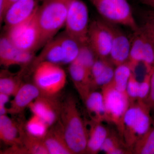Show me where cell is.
I'll list each match as a JSON object with an SVG mask.
<instances>
[{"label":"cell","mask_w":154,"mask_h":154,"mask_svg":"<svg viewBox=\"0 0 154 154\" xmlns=\"http://www.w3.org/2000/svg\"><path fill=\"white\" fill-rule=\"evenodd\" d=\"M60 125L64 137L72 154L86 152L88 134L75 101L70 98L62 105Z\"/></svg>","instance_id":"1"},{"label":"cell","mask_w":154,"mask_h":154,"mask_svg":"<svg viewBox=\"0 0 154 154\" xmlns=\"http://www.w3.org/2000/svg\"><path fill=\"white\" fill-rule=\"evenodd\" d=\"M72 0H40L37 18L41 30V47L64 28L70 4Z\"/></svg>","instance_id":"2"},{"label":"cell","mask_w":154,"mask_h":154,"mask_svg":"<svg viewBox=\"0 0 154 154\" xmlns=\"http://www.w3.org/2000/svg\"><path fill=\"white\" fill-rule=\"evenodd\" d=\"M150 111L145 102L136 100L131 102L125 114L121 137L131 152L137 142L146 133L152 124Z\"/></svg>","instance_id":"3"},{"label":"cell","mask_w":154,"mask_h":154,"mask_svg":"<svg viewBox=\"0 0 154 154\" xmlns=\"http://www.w3.org/2000/svg\"><path fill=\"white\" fill-rule=\"evenodd\" d=\"M37 10L24 22L6 29L5 35L10 41L24 51L35 53L41 47V30L37 20Z\"/></svg>","instance_id":"4"},{"label":"cell","mask_w":154,"mask_h":154,"mask_svg":"<svg viewBox=\"0 0 154 154\" xmlns=\"http://www.w3.org/2000/svg\"><path fill=\"white\" fill-rule=\"evenodd\" d=\"M105 21L124 25L133 32L139 29L128 0H89Z\"/></svg>","instance_id":"5"},{"label":"cell","mask_w":154,"mask_h":154,"mask_svg":"<svg viewBox=\"0 0 154 154\" xmlns=\"http://www.w3.org/2000/svg\"><path fill=\"white\" fill-rule=\"evenodd\" d=\"M35 85L45 96H53L66 82V74L59 65L43 61L36 64L33 72Z\"/></svg>","instance_id":"6"},{"label":"cell","mask_w":154,"mask_h":154,"mask_svg":"<svg viewBox=\"0 0 154 154\" xmlns=\"http://www.w3.org/2000/svg\"><path fill=\"white\" fill-rule=\"evenodd\" d=\"M105 104L106 121L114 124L121 136L125 114L130 105L127 94L118 91L111 83L102 88Z\"/></svg>","instance_id":"7"},{"label":"cell","mask_w":154,"mask_h":154,"mask_svg":"<svg viewBox=\"0 0 154 154\" xmlns=\"http://www.w3.org/2000/svg\"><path fill=\"white\" fill-rule=\"evenodd\" d=\"M89 11L82 0H72L70 4L64 28L65 32L83 45L88 44Z\"/></svg>","instance_id":"8"},{"label":"cell","mask_w":154,"mask_h":154,"mask_svg":"<svg viewBox=\"0 0 154 154\" xmlns=\"http://www.w3.org/2000/svg\"><path fill=\"white\" fill-rule=\"evenodd\" d=\"M88 44L99 58L109 59L112 48V35L104 19H96L90 22Z\"/></svg>","instance_id":"9"},{"label":"cell","mask_w":154,"mask_h":154,"mask_svg":"<svg viewBox=\"0 0 154 154\" xmlns=\"http://www.w3.org/2000/svg\"><path fill=\"white\" fill-rule=\"evenodd\" d=\"M141 62L145 65L146 69L154 65V46L139 28L134 32L127 63L132 71L134 72Z\"/></svg>","instance_id":"10"},{"label":"cell","mask_w":154,"mask_h":154,"mask_svg":"<svg viewBox=\"0 0 154 154\" xmlns=\"http://www.w3.org/2000/svg\"><path fill=\"white\" fill-rule=\"evenodd\" d=\"M107 22L112 35V48L109 59L115 66L127 63L129 58L131 40L119 25Z\"/></svg>","instance_id":"11"},{"label":"cell","mask_w":154,"mask_h":154,"mask_svg":"<svg viewBox=\"0 0 154 154\" xmlns=\"http://www.w3.org/2000/svg\"><path fill=\"white\" fill-rule=\"evenodd\" d=\"M35 53L27 52L15 46L4 35L0 39V63L6 67L26 66L34 60Z\"/></svg>","instance_id":"12"},{"label":"cell","mask_w":154,"mask_h":154,"mask_svg":"<svg viewBox=\"0 0 154 154\" xmlns=\"http://www.w3.org/2000/svg\"><path fill=\"white\" fill-rule=\"evenodd\" d=\"M40 0H17L6 11L3 22L6 29L17 25L31 17L36 11Z\"/></svg>","instance_id":"13"},{"label":"cell","mask_w":154,"mask_h":154,"mask_svg":"<svg viewBox=\"0 0 154 154\" xmlns=\"http://www.w3.org/2000/svg\"><path fill=\"white\" fill-rule=\"evenodd\" d=\"M52 97L40 95L28 106L33 114L43 119L49 126L55 123L61 111L62 105Z\"/></svg>","instance_id":"14"},{"label":"cell","mask_w":154,"mask_h":154,"mask_svg":"<svg viewBox=\"0 0 154 154\" xmlns=\"http://www.w3.org/2000/svg\"><path fill=\"white\" fill-rule=\"evenodd\" d=\"M40 90L36 85L26 84L20 86L12 102L10 112L21 111L41 95Z\"/></svg>","instance_id":"15"},{"label":"cell","mask_w":154,"mask_h":154,"mask_svg":"<svg viewBox=\"0 0 154 154\" xmlns=\"http://www.w3.org/2000/svg\"><path fill=\"white\" fill-rule=\"evenodd\" d=\"M65 56L63 49L59 39L56 36L43 47L41 52L35 60L36 64L43 61H47L56 64H64Z\"/></svg>","instance_id":"16"},{"label":"cell","mask_w":154,"mask_h":154,"mask_svg":"<svg viewBox=\"0 0 154 154\" xmlns=\"http://www.w3.org/2000/svg\"><path fill=\"white\" fill-rule=\"evenodd\" d=\"M42 140L49 154H72L65 140L60 123L48 131Z\"/></svg>","instance_id":"17"},{"label":"cell","mask_w":154,"mask_h":154,"mask_svg":"<svg viewBox=\"0 0 154 154\" xmlns=\"http://www.w3.org/2000/svg\"><path fill=\"white\" fill-rule=\"evenodd\" d=\"M88 134L86 152L95 154L100 151L101 147L110 131L100 122L94 121Z\"/></svg>","instance_id":"18"},{"label":"cell","mask_w":154,"mask_h":154,"mask_svg":"<svg viewBox=\"0 0 154 154\" xmlns=\"http://www.w3.org/2000/svg\"><path fill=\"white\" fill-rule=\"evenodd\" d=\"M87 109L96 122L106 121V114L104 99L102 92H88L83 96Z\"/></svg>","instance_id":"19"},{"label":"cell","mask_w":154,"mask_h":154,"mask_svg":"<svg viewBox=\"0 0 154 154\" xmlns=\"http://www.w3.org/2000/svg\"><path fill=\"white\" fill-rule=\"evenodd\" d=\"M69 72L72 80L82 94L91 86V73L82 65L75 60L69 64Z\"/></svg>","instance_id":"20"},{"label":"cell","mask_w":154,"mask_h":154,"mask_svg":"<svg viewBox=\"0 0 154 154\" xmlns=\"http://www.w3.org/2000/svg\"><path fill=\"white\" fill-rule=\"evenodd\" d=\"M64 52V64H70L75 60L79 54L82 45L64 31L57 36Z\"/></svg>","instance_id":"21"},{"label":"cell","mask_w":154,"mask_h":154,"mask_svg":"<svg viewBox=\"0 0 154 154\" xmlns=\"http://www.w3.org/2000/svg\"><path fill=\"white\" fill-rule=\"evenodd\" d=\"M100 151L107 154L132 153L127 147L120 134L110 131L102 144Z\"/></svg>","instance_id":"22"},{"label":"cell","mask_w":154,"mask_h":154,"mask_svg":"<svg viewBox=\"0 0 154 154\" xmlns=\"http://www.w3.org/2000/svg\"><path fill=\"white\" fill-rule=\"evenodd\" d=\"M19 134L18 128L11 118L6 115H0V137L8 144L17 143Z\"/></svg>","instance_id":"23"},{"label":"cell","mask_w":154,"mask_h":154,"mask_svg":"<svg viewBox=\"0 0 154 154\" xmlns=\"http://www.w3.org/2000/svg\"><path fill=\"white\" fill-rule=\"evenodd\" d=\"M132 72L127 63L116 66L111 84L118 91L127 94L128 83Z\"/></svg>","instance_id":"24"},{"label":"cell","mask_w":154,"mask_h":154,"mask_svg":"<svg viewBox=\"0 0 154 154\" xmlns=\"http://www.w3.org/2000/svg\"><path fill=\"white\" fill-rule=\"evenodd\" d=\"M135 154H154V122L146 133L137 142L132 149Z\"/></svg>","instance_id":"25"},{"label":"cell","mask_w":154,"mask_h":154,"mask_svg":"<svg viewBox=\"0 0 154 154\" xmlns=\"http://www.w3.org/2000/svg\"><path fill=\"white\" fill-rule=\"evenodd\" d=\"M49 125L37 116L33 114L26 125V130L28 135L43 140L48 132Z\"/></svg>","instance_id":"26"},{"label":"cell","mask_w":154,"mask_h":154,"mask_svg":"<svg viewBox=\"0 0 154 154\" xmlns=\"http://www.w3.org/2000/svg\"><path fill=\"white\" fill-rule=\"evenodd\" d=\"M20 87L16 78L11 75H7L5 72L1 73L0 93L9 96L15 95Z\"/></svg>","instance_id":"27"},{"label":"cell","mask_w":154,"mask_h":154,"mask_svg":"<svg viewBox=\"0 0 154 154\" xmlns=\"http://www.w3.org/2000/svg\"><path fill=\"white\" fill-rule=\"evenodd\" d=\"M97 58L94 51L88 44L82 45L79 54L75 60L82 65L91 73L92 66Z\"/></svg>","instance_id":"28"},{"label":"cell","mask_w":154,"mask_h":154,"mask_svg":"<svg viewBox=\"0 0 154 154\" xmlns=\"http://www.w3.org/2000/svg\"><path fill=\"white\" fill-rule=\"evenodd\" d=\"M114 66H115L110 60L102 72L98 77L91 80V86L92 85L102 88L111 83L114 76L115 69Z\"/></svg>","instance_id":"29"},{"label":"cell","mask_w":154,"mask_h":154,"mask_svg":"<svg viewBox=\"0 0 154 154\" xmlns=\"http://www.w3.org/2000/svg\"><path fill=\"white\" fill-rule=\"evenodd\" d=\"M24 143L25 149L29 153L49 154L42 140L28 135V137L25 138Z\"/></svg>","instance_id":"30"},{"label":"cell","mask_w":154,"mask_h":154,"mask_svg":"<svg viewBox=\"0 0 154 154\" xmlns=\"http://www.w3.org/2000/svg\"><path fill=\"white\" fill-rule=\"evenodd\" d=\"M140 82L138 81L134 74L132 72L127 87L126 93L131 102L136 101L138 99Z\"/></svg>","instance_id":"31"},{"label":"cell","mask_w":154,"mask_h":154,"mask_svg":"<svg viewBox=\"0 0 154 154\" xmlns=\"http://www.w3.org/2000/svg\"><path fill=\"white\" fill-rule=\"evenodd\" d=\"M145 18L140 28L154 46V17L146 14Z\"/></svg>","instance_id":"32"},{"label":"cell","mask_w":154,"mask_h":154,"mask_svg":"<svg viewBox=\"0 0 154 154\" xmlns=\"http://www.w3.org/2000/svg\"><path fill=\"white\" fill-rule=\"evenodd\" d=\"M150 72H147L143 81L140 82L137 100L145 101L148 96L150 89Z\"/></svg>","instance_id":"33"},{"label":"cell","mask_w":154,"mask_h":154,"mask_svg":"<svg viewBox=\"0 0 154 154\" xmlns=\"http://www.w3.org/2000/svg\"><path fill=\"white\" fill-rule=\"evenodd\" d=\"M150 89L149 94L145 102L151 110H154V65L150 70Z\"/></svg>","instance_id":"34"},{"label":"cell","mask_w":154,"mask_h":154,"mask_svg":"<svg viewBox=\"0 0 154 154\" xmlns=\"http://www.w3.org/2000/svg\"><path fill=\"white\" fill-rule=\"evenodd\" d=\"M9 96L6 94L0 93V115H6L8 111L5 105L9 102Z\"/></svg>","instance_id":"35"},{"label":"cell","mask_w":154,"mask_h":154,"mask_svg":"<svg viewBox=\"0 0 154 154\" xmlns=\"http://www.w3.org/2000/svg\"><path fill=\"white\" fill-rule=\"evenodd\" d=\"M142 4L154 9V0H139Z\"/></svg>","instance_id":"36"},{"label":"cell","mask_w":154,"mask_h":154,"mask_svg":"<svg viewBox=\"0 0 154 154\" xmlns=\"http://www.w3.org/2000/svg\"><path fill=\"white\" fill-rule=\"evenodd\" d=\"M17 0H7V10L8 8L12 4L15 2Z\"/></svg>","instance_id":"37"},{"label":"cell","mask_w":154,"mask_h":154,"mask_svg":"<svg viewBox=\"0 0 154 154\" xmlns=\"http://www.w3.org/2000/svg\"><path fill=\"white\" fill-rule=\"evenodd\" d=\"M146 14L147 15H149V16L154 17V9H153L152 10L147 11V12L146 13Z\"/></svg>","instance_id":"38"}]
</instances>
